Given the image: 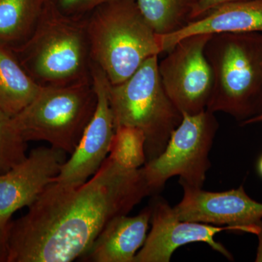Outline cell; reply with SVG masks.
Listing matches in <instances>:
<instances>
[{
  "mask_svg": "<svg viewBox=\"0 0 262 262\" xmlns=\"http://www.w3.org/2000/svg\"><path fill=\"white\" fill-rule=\"evenodd\" d=\"M158 65V56L151 57L127 80L108 88L115 129L131 126L144 133L146 162L163 152L183 117L164 89Z\"/></svg>",
  "mask_w": 262,
  "mask_h": 262,
  "instance_id": "5",
  "label": "cell"
},
{
  "mask_svg": "<svg viewBox=\"0 0 262 262\" xmlns=\"http://www.w3.org/2000/svg\"><path fill=\"white\" fill-rule=\"evenodd\" d=\"M113 0H53L60 11L73 18H84L93 10Z\"/></svg>",
  "mask_w": 262,
  "mask_h": 262,
  "instance_id": "20",
  "label": "cell"
},
{
  "mask_svg": "<svg viewBox=\"0 0 262 262\" xmlns=\"http://www.w3.org/2000/svg\"><path fill=\"white\" fill-rule=\"evenodd\" d=\"M182 115L163 152L141 168L152 193L175 176L180 177L179 182L202 188L211 168L209 153L219 128L214 113L206 110L196 115Z\"/></svg>",
  "mask_w": 262,
  "mask_h": 262,
  "instance_id": "7",
  "label": "cell"
},
{
  "mask_svg": "<svg viewBox=\"0 0 262 262\" xmlns=\"http://www.w3.org/2000/svg\"><path fill=\"white\" fill-rule=\"evenodd\" d=\"M27 142L13 117L0 108V174L9 171L27 158Z\"/></svg>",
  "mask_w": 262,
  "mask_h": 262,
  "instance_id": "19",
  "label": "cell"
},
{
  "mask_svg": "<svg viewBox=\"0 0 262 262\" xmlns=\"http://www.w3.org/2000/svg\"><path fill=\"white\" fill-rule=\"evenodd\" d=\"M262 121V113L260 114L258 116L253 117V118L249 119V120H246L243 122L244 125H247V124L253 123V122H260Z\"/></svg>",
  "mask_w": 262,
  "mask_h": 262,
  "instance_id": "24",
  "label": "cell"
},
{
  "mask_svg": "<svg viewBox=\"0 0 262 262\" xmlns=\"http://www.w3.org/2000/svg\"><path fill=\"white\" fill-rule=\"evenodd\" d=\"M67 153L53 147L33 149L22 163L0 174V225L15 211L31 206L59 173Z\"/></svg>",
  "mask_w": 262,
  "mask_h": 262,
  "instance_id": "12",
  "label": "cell"
},
{
  "mask_svg": "<svg viewBox=\"0 0 262 262\" xmlns=\"http://www.w3.org/2000/svg\"><path fill=\"white\" fill-rule=\"evenodd\" d=\"M97 96L92 82L42 87L18 115L15 124L27 141H45L72 155L94 116Z\"/></svg>",
  "mask_w": 262,
  "mask_h": 262,
  "instance_id": "6",
  "label": "cell"
},
{
  "mask_svg": "<svg viewBox=\"0 0 262 262\" xmlns=\"http://www.w3.org/2000/svg\"><path fill=\"white\" fill-rule=\"evenodd\" d=\"M211 35L195 34L181 39L158 65L164 89L182 115L207 110L213 78L205 48Z\"/></svg>",
  "mask_w": 262,
  "mask_h": 262,
  "instance_id": "8",
  "label": "cell"
},
{
  "mask_svg": "<svg viewBox=\"0 0 262 262\" xmlns=\"http://www.w3.org/2000/svg\"><path fill=\"white\" fill-rule=\"evenodd\" d=\"M48 0H0V41L15 47L35 29Z\"/></svg>",
  "mask_w": 262,
  "mask_h": 262,
  "instance_id": "16",
  "label": "cell"
},
{
  "mask_svg": "<svg viewBox=\"0 0 262 262\" xmlns=\"http://www.w3.org/2000/svg\"><path fill=\"white\" fill-rule=\"evenodd\" d=\"M258 173H259L260 175L262 177V156L260 158L259 160H258Z\"/></svg>",
  "mask_w": 262,
  "mask_h": 262,
  "instance_id": "25",
  "label": "cell"
},
{
  "mask_svg": "<svg viewBox=\"0 0 262 262\" xmlns=\"http://www.w3.org/2000/svg\"><path fill=\"white\" fill-rule=\"evenodd\" d=\"M152 194L142 168L108 157L78 187L51 183L28 213L10 223L8 262H70L83 256L108 222Z\"/></svg>",
  "mask_w": 262,
  "mask_h": 262,
  "instance_id": "1",
  "label": "cell"
},
{
  "mask_svg": "<svg viewBox=\"0 0 262 262\" xmlns=\"http://www.w3.org/2000/svg\"><path fill=\"white\" fill-rule=\"evenodd\" d=\"M41 88L24 70L13 48L0 41V108L10 116L18 115Z\"/></svg>",
  "mask_w": 262,
  "mask_h": 262,
  "instance_id": "15",
  "label": "cell"
},
{
  "mask_svg": "<svg viewBox=\"0 0 262 262\" xmlns=\"http://www.w3.org/2000/svg\"><path fill=\"white\" fill-rule=\"evenodd\" d=\"M29 75L40 87L92 82L86 20L62 13L48 0L30 37L11 47Z\"/></svg>",
  "mask_w": 262,
  "mask_h": 262,
  "instance_id": "2",
  "label": "cell"
},
{
  "mask_svg": "<svg viewBox=\"0 0 262 262\" xmlns=\"http://www.w3.org/2000/svg\"><path fill=\"white\" fill-rule=\"evenodd\" d=\"M92 83L97 105L94 116L84 129L71 158L62 165L54 182L67 187H78L97 172L107 158L115 133L113 113L108 100L110 82L102 70L92 63Z\"/></svg>",
  "mask_w": 262,
  "mask_h": 262,
  "instance_id": "9",
  "label": "cell"
},
{
  "mask_svg": "<svg viewBox=\"0 0 262 262\" xmlns=\"http://www.w3.org/2000/svg\"><path fill=\"white\" fill-rule=\"evenodd\" d=\"M262 32V0L234 2L217 7L183 28L159 35L162 53L168 52L184 38L195 34Z\"/></svg>",
  "mask_w": 262,
  "mask_h": 262,
  "instance_id": "13",
  "label": "cell"
},
{
  "mask_svg": "<svg viewBox=\"0 0 262 262\" xmlns=\"http://www.w3.org/2000/svg\"><path fill=\"white\" fill-rule=\"evenodd\" d=\"M184 189L182 201L173 207L180 220L215 226H232L252 233L262 220V203L248 195L244 187L212 192L179 182Z\"/></svg>",
  "mask_w": 262,
  "mask_h": 262,
  "instance_id": "11",
  "label": "cell"
},
{
  "mask_svg": "<svg viewBox=\"0 0 262 262\" xmlns=\"http://www.w3.org/2000/svg\"><path fill=\"white\" fill-rule=\"evenodd\" d=\"M151 208V229L134 262H169L177 248L192 243H205L214 251L232 260L233 256L216 242L215 234L225 230H237L232 226H215L179 220L173 207L163 199L157 198Z\"/></svg>",
  "mask_w": 262,
  "mask_h": 262,
  "instance_id": "10",
  "label": "cell"
},
{
  "mask_svg": "<svg viewBox=\"0 0 262 262\" xmlns=\"http://www.w3.org/2000/svg\"><path fill=\"white\" fill-rule=\"evenodd\" d=\"M254 234L257 235L258 239L257 252H256L255 261L262 262V220L256 225V232Z\"/></svg>",
  "mask_w": 262,
  "mask_h": 262,
  "instance_id": "23",
  "label": "cell"
},
{
  "mask_svg": "<svg viewBox=\"0 0 262 262\" xmlns=\"http://www.w3.org/2000/svg\"><path fill=\"white\" fill-rule=\"evenodd\" d=\"M9 225H0V262H8Z\"/></svg>",
  "mask_w": 262,
  "mask_h": 262,
  "instance_id": "22",
  "label": "cell"
},
{
  "mask_svg": "<svg viewBox=\"0 0 262 262\" xmlns=\"http://www.w3.org/2000/svg\"><path fill=\"white\" fill-rule=\"evenodd\" d=\"M92 63L111 84L122 83L151 57L162 53L159 34L136 0H113L85 17Z\"/></svg>",
  "mask_w": 262,
  "mask_h": 262,
  "instance_id": "3",
  "label": "cell"
},
{
  "mask_svg": "<svg viewBox=\"0 0 262 262\" xmlns=\"http://www.w3.org/2000/svg\"><path fill=\"white\" fill-rule=\"evenodd\" d=\"M151 206L136 216L119 215L105 226L83 258L93 262H134L147 237Z\"/></svg>",
  "mask_w": 262,
  "mask_h": 262,
  "instance_id": "14",
  "label": "cell"
},
{
  "mask_svg": "<svg viewBox=\"0 0 262 262\" xmlns=\"http://www.w3.org/2000/svg\"><path fill=\"white\" fill-rule=\"evenodd\" d=\"M139 10L159 35L172 34L191 20L196 0H136Z\"/></svg>",
  "mask_w": 262,
  "mask_h": 262,
  "instance_id": "17",
  "label": "cell"
},
{
  "mask_svg": "<svg viewBox=\"0 0 262 262\" xmlns=\"http://www.w3.org/2000/svg\"><path fill=\"white\" fill-rule=\"evenodd\" d=\"M239 1H246V0H196L191 20L200 18L202 15L206 14L208 12L211 11V10L221 5Z\"/></svg>",
  "mask_w": 262,
  "mask_h": 262,
  "instance_id": "21",
  "label": "cell"
},
{
  "mask_svg": "<svg viewBox=\"0 0 262 262\" xmlns=\"http://www.w3.org/2000/svg\"><path fill=\"white\" fill-rule=\"evenodd\" d=\"M205 53L213 85L207 110L243 122L262 113V32L212 34Z\"/></svg>",
  "mask_w": 262,
  "mask_h": 262,
  "instance_id": "4",
  "label": "cell"
},
{
  "mask_svg": "<svg viewBox=\"0 0 262 262\" xmlns=\"http://www.w3.org/2000/svg\"><path fill=\"white\" fill-rule=\"evenodd\" d=\"M145 144V134L140 129L131 126L115 127L108 157L122 168H140L146 162Z\"/></svg>",
  "mask_w": 262,
  "mask_h": 262,
  "instance_id": "18",
  "label": "cell"
}]
</instances>
